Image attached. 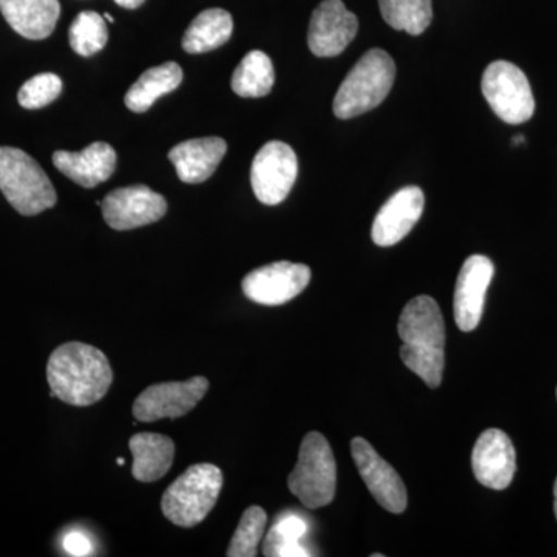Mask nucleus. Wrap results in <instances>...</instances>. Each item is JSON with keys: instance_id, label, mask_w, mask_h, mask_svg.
Segmentation results:
<instances>
[{"instance_id": "1", "label": "nucleus", "mask_w": 557, "mask_h": 557, "mask_svg": "<svg viewBox=\"0 0 557 557\" xmlns=\"http://www.w3.org/2000/svg\"><path fill=\"white\" fill-rule=\"evenodd\" d=\"M51 397L70 406H91L106 397L113 372L108 357L89 344H62L47 362Z\"/></svg>"}, {"instance_id": "2", "label": "nucleus", "mask_w": 557, "mask_h": 557, "mask_svg": "<svg viewBox=\"0 0 557 557\" xmlns=\"http://www.w3.org/2000/svg\"><path fill=\"white\" fill-rule=\"evenodd\" d=\"M399 348L406 368L412 370L431 388L442 384L445 370V319L431 296L410 300L398 321Z\"/></svg>"}, {"instance_id": "3", "label": "nucleus", "mask_w": 557, "mask_h": 557, "mask_svg": "<svg viewBox=\"0 0 557 557\" xmlns=\"http://www.w3.org/2000/svg\"><path fill=\"white\" fill-rule=\"evenodd\" d=\"M397 67L386 51L369 50L341 84L333 112L339 120L355 119L379 108L394 86Z\"/></svg>"}, {"instance_id": "4", "label": "nucleus", "mask_w": 557, "mask_h": 557, "mask_svg": "<svg viewBox=\"0 0 557 557\" xmlns=\"http://www.w3.org/2000/svg\"><path fill=\"white\" fill-rule=\"evenodd\" d=\"M222 486L223 474L215 465H193L168 487L161 511L174 525L197 527L218 504Z\"/></svg>"}, {"instance_id": "5", "label": "nucleus", "mask_w": 557, "mask_h": 557, "mask_svg": "<svg viewBox=\"0 0 557 557\" xmlns=\"http://www.w3.org/2000/svg\"><path fill=\"white\" fill-rule=\"evenodd\" d=\"M0 190L22 215H38L57 205L50 178L27 152L0 148Z\"/></svg>"}, {"instance_id": "6", "label": "nucleus", "mask_w": 557, "mask_h": 557, "mask_svg": "<svg viewBox=\"0 0 557 557\" xmlns=\"http://www.w3.org/2000/svg\"><path fill=\"white\" fill-rule=\"evenodd\" d=\"M288 487L304 507H327L336 494V461L327 438L310 432L300 445L298 463L288 475Z\"/></svg>"}, {"instance_id": "7", "label": "nucleus", "mask_w": 557, "mask_h": 557, "mask_svg": "<svg viewBox=\"0 0 557 557\" xmlns=\"http://www.w3.org/2000/svg\"><path fill=\"white\" fill-rule=\"evenodd\" d=\"M482 91L494 113L508 124L527 123L536 109L525 73L508 61L487 65L483 73Z\"/></svg>"}, {"instance_id": "8", "label": "nucleus", "mask_w": 557, "mask_h": 557, "mask_svg": "<svg viewBox=\"0 0 557 557\" xmlns=\"http://www.w3.org/2000/svg\"><path fill=\"white\" fill-rule=\"evenodd\" d=\"M298 157L287 143L270 141L256 153L251 166V186L260 203H282L298 178Z\"/></svg>"}, {"instance_id": "9", "label": "nucleus", "mask_w": 557, "mask_h": 557, "mask_svg": "<svg viewBox=\"0 0 557 557\" xmlns=\"http://www.w3.org/2000/svg\"><path fill=\"white\" fill-rule=\"evenodd\" d=\"M209 381L194 376L188 381H171L149 386L134 403V416L141 423H153L163 418L185 417L207 395Z\"/></svg>"}, {"instance_id": "10", "label": "nucleus", "mask_w": 557, "mask_h": 557, "mask_svg": "<svg viewBox=\"0 0 557 557\" xmlns=\"http://www.w3.org/2000/svg\"><path fill=\"white\" fill-rule=\"evenodd\" d=\"M311 270L304 263L274 262L251 271L242 282L245 296L260 306H282L309 287Z\"/></svg>"}, {"instance_id": "11", "label": "nucleus", "mask_w": 557, "mask_h": 557, "mask_svg": "<svg viewBox=\"0 0 557 557\" xmlns=\"http://www.w3.org/2000/svg\"><path fill=\"white\" fill-rule=\"evenodd\" d=\"M112 230L129 231L159 222L168 211L166 199L145 185L112 190L100 205Z\"/></svg>"}, {"instance_id": "12", "label": "nucleus", "mask_w": 557, "mask_h": 557, "mask_svg": "<svg viewBox=\"0 0 557 557\" xmlns=\"http://www.w3.org/2000/svg\"><path fill=\"white\" fill-rule=\"evenodd\" d=\"M350 448L359 475L381 507L394 515L405 512L408 508V493L397 471L364 438L351 440Z\"/></svg>"}, {"instance_id": "13", "label": "nucleus", "mask_w": 557, "mask_h": 557, "mask_svg": "<svg viewBox=\"0 0 557 557\" xmlns=\"http://www.w3.org/2000/svg\"><path fill=\"white\" fill-rule=\"evenodd\" d=\"M359 28L358 17L343 0H322L309 25V49L314 57H338L350 46Z\"/></svg>"}, {"instance_id": "14", "label": "nucleus", "mask_w": 557, "mask_h": 557, "mask_svg": "<svg viewBox=\"0 0 557 557\" xmlns=\"http://www.w3.org/2000/svg\"><path fill=\"white\" fill-rule=\"evenodd\" d=\"M493 276L494 263L486 256H471L461 267L454 295V317L461 332H472L482 321L486 292Z\"/></svg>"}, {"instance_id": "15", "label": "nucleus", "mask_w": 557, "mask_h": 557, "mask_svg": "<svg viewBox=\"0 0 557 557\" xmlns=\"http://www.w3.org/2000/svg\"><path fill=\"white\" fill-rule=\"evenodd\" d=\"M472 471L483 486L502 491L511 485L516 474V450L500 429H487L472 450Z\"/></svg>"}, {"instance_id": "16", "label": "nucleus", "mask_w": 557, "mask_h": 557, "mask_svg": "<svg viewBox=\"0 0 557 557\" xmlns=\"http://www.w3.org/2000/svg\"><path fill=\"white\" fill-rule=\"evenodd\" d=\"M424 209V194L418 186L399 189L383 205L373 220L372 239L379 247H392L417 225Z\"/></svg>"}, {"instance_id": "17", "label": "nucleus", "mask_w": 557, "mask_h": 557, "mask_svg": "<svg viewBox=\"0 0 557 557\" xmlns=\"http://www.w3.org/2000/svg\"><path fill=\"white\" fill-rule=\"evenodd\" d=\"M53 164L76 185L95 188L112 177L116 168V152L108 143L97 141L81 152L57 150Z\"/></svg>"}, {"instance_id": "18", "label": "nucleus", "mask_w": 557, "mask_h": 557, "mask_svg": "<svg viewBox=\"0 0 557 557\" xmlns=\"http://www.w3.org/2000/svg\"><path fill=\"white\" fill-rule=\"evenodd\" d=\"M226 153L225 139L219 137L193 138L170 150V160L182 182L196 185L207 182Z\"/></svg>"}, {"instance_id": "19", "label": "nucleus", "mask_w": 557, "mask_h": 557, "mask_svg": "<svg viewBox=\"0 0 557 557\" xmlns=\"http://www.w3.org/2000/svg\"><path fill=\"white\" fill-rule=\"evenodd\" d=\"M2 16L24 38H49L61 16L60 0H0Z\"/></svg>"}, {"instance_id": "20", "label": "nucleus", "mask_w": 557, "mask_h": 557, "mask_svg": "<svg viewBox=\"0 0 557 557\" xmlns=\"http://www.w3.org/2000/svg\"><path fill=\"white\" fill-rule=\"evenodd\" d=\"M129 448L134 456L132 475L143 483L163 479L174 463L175 445L166 435L141 432L131 438Z\"/></svg>"}, {"instance_id": "21", "label": "nucleus", "mask_w": 557, "mask_h": 557, "mask_svg": "<svg viewBox=\"0 0 557 557\" xmlns=\"http://www.w3.org/2000/svg\"><path fill=\"white\" fill-rule=\"evenodd\" d=\"M183 81V70L177 62H166L146 70L137 83L127 90L124 102L135 113L148 112L153 102L177 89Z\"/></svg>"}, {"instance_id": "22", "label": "nucleus", "mask_w": 557, "mask_h": 557, "mask_svg": "<svg viewBox=\"0 0 557 557\" xmlns=\"http://www.w3.org/2000/svg\"><path fill=\"white\" fill-rule=\"evenodd\" d=\"M233 17L226 10L209 9L201 11L183 36V49L188 53H205L219 49L228 42L233 35Z\"/></svg>"}, {"instance_id": "23", "label": "nucleus", "mask_w": 557, "mask_h": 557, "mask_svg": "<svg viewBox=\"0 0 557 557\" xmlns=\"http://www.w3.org/2000/svg\"><path fill=\"white\" fill-rule=\"evenodd\" d=\"M274 86V67L269 54L260 50L249 51L234 70L231 87L242 98H262Z\"/></svg>"}, {"instance_id": "24", "label": "nucleus", "mask_w": 557, "mask_h": 557, "mask_svg": "<svg viewBox=\"0 0 557 557\" xmlns=\"http://www.w3.org/2000/svg\"><path fill=\"white\" fill-rule=\"evenodd\" d=\"M380 10L384 21L398 32L418 36L431 25V0H380Z\"/></svg>"}, {"instance_id": "25", "label": "nucleus", "mask_w": 557, "mask_h": 557, "mask_svg": "<svg viewBox=\"0 0 557 557\" xmlns=\"http://www.w3.org/2000/svg\"><path fill=\"white\" fill-rule=\"evenodd\" d=\"M309 533V523L298 515L282 516L271 528L263 555L273 557H306L311 553L300 545V539Z\"/></svg>"}, {"instance_id": "26", "label": "nucleus", "mask_w": 557, "mask_h": 557, "mask_svg": "<svg viewBox=\"0 0 557 557\" xmlns=\"http://www.w3.org/2000/svg\"><path fill=\"white\" fill-rule=\"evenodd\" d=\"M70 47L81 57H91L104 49L109 40L104 17L95 11H83L69 32Z\"/></svg>"}, {"instance_id": "27", "label": "nucleus", "mask_w": 557, "mask_h": 557, "mask_svg": "<svg viewBox=\"0 0 557 557\" xmlns=\"http://www.w3.org/2000/svg\"><path fill=\"white\" fill-rule=\"evenodd\" d=\"M267 527L265 509L249 507L242 516L239 527L231 539L226 556L228 557H255L258 556L260 541Z\"/></svg>"}, {"instance_id": "28", "label": "nucleus", "mask_w": 557, "mask_h": 557, "mask_svg": "<svg viewBox=\"0 0 557 557\" xmlns=\"http://www.w3.org/2000/svg\"><path fill=\"white\" fill-rule=\"evenodd\" d=\"M62 91V81L54 73H40L33 76L17 94V100L24 109H42L57 100Z\"/></svg>"}, {"instance_id": "29", "label": "nucleus", "mask_w": 557, "mask_h": 557, "mask_svg": "<svg viewBox=\"0 0 557 557\" xmlns=\"http://www.w3.org/2000/svg\"><path fill=\"white\" fill-rule=\"evenodd\" d=\"M64 548L72 556H89L91 553L90 541L81 531H72L64 537Z\"/></svg>"}, {"instance_id": "30", "label": "nucleus", "mask_w": 557, "mask_h": 557, "mask_svg": "<svg viewBox=\"0 0 557 557\" xmlns=\"http://www.w3.org/2000/svg\"><path fill=\"white\" fill-rule=\"evenodd\" d=\"M115 2L123 7V9L135 10L141 7L145 0H115Z\"/></svg>"}, {"instance_id": "31", "label": "nucleus", "mask_w": 557, "mask_h": 557, "mask_svg": "<svg viewBox=\"0 0 557 557\" xmlns=\"http://www.w3.org/2000/svg\"><path fill=\"white\" fill-rule=\"evenodd\" d=\"M555 512H556V519H557V479L555 483Z\"/></svg>"}, {"instance_id": "32", "label": "nucleus", "mask_w": 557, "mask_h": 557, "mask_svg": "<svg viewBox=\"0 0 557 557\" xmlns=\"http://www.w3.org/2000/svg\"><path fill=\"white\" fill-rule=\"evenodd\" d=\"M104 20H106V21H109V22H110V24H113V22H115V20H113V17H112V16H110V14H109V13H106V14H104Z\"/></svg>"}, {"instance_id": "33", "label": "nucleus", "mask_w": 557, "mask_h": 557, "mask_svg": "<svg viewBox=\"0 0 557 557\" xmlns=\"http://www.w3.org/2000/svg\"><path fill=\"white\" fill-rule=\"evenodd\" d=\"M116 461H119L120 467H124V463H126V460H124V458H119V460Z\"/></svg>"}, {"instance_id": "34", "label": "nucleus", "mask_w": 557, "mask_h": 557, "mask_svg": "<svg viewBox=\"0 0 557 557\" xmlns=\"http://www.w3.org/2000/svg\"><path fill=\"white\" fill-rule=\"evenodd\" d=\"M556 395H557V391H556Z\"/></svg>"}]
</instances>
